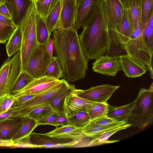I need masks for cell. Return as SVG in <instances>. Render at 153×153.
Segmentation results:
<instances>
[{
  "label": "cell",
  "mask_w": 153,
  "mask_h": 153,
  "mask_svg": "<svg viewBox=\"0 0 153 153\" xmlns=\"http://www.w3.org/2000/svg\"><path fill=\"white\" fill-rule=\"evenodd\" d=\"M77 32L73 27L52 33L54 52L68 82L84 79L88 70L89 60L84 54Z\"/></svg>",
  "instance_id": "cell-1"
},
{
  "label": "cell",
  "mask_w": 153,
  "mask_h": 153,
  "mask_svg": "<svg viewBox=\"0 0 153 153\" xmlns=\"http://www.w3.org/2000/svg\"><path fill=\"white\" fill-rule=\"evenodd\" d=\"M82 28L79 38L87 59H96L109 51L112 42L104 13L103 0Z\"/></svg>",
  "instance_id": "cell-2"
},
{
  "label": "cell",
  "mask_w": 153,
  "mask_h": 153,
  "mask_svg": "<svg viewBox=\"0 0 153 153\" xmlns=\"http://www.w3.org/2000/svg\"><path fill=\"white\" fill-rule=\"evenodd\" d=\"M123 49L128 57L148 70L151 78L153 79V52L148 47L143 33L141 16L131 37Z\"/></svg>",
  "instance_id": "cell-3"
},
{
  "label": "cell",
  "mask_w": 153,
  "mask_h": 153,
  "mask_svg": "<svg viewBox=\"0 0 153 153\" xmlns=\"http://www.w3.org/2000/svg\"><path fill=\"white\" fill-rule=\"evenodd\" d=\"M127 117V123L143 129L153 122V82L148 89L141 88Z\"/></svg>",
  "instance_id": "cell-4"
},
{
  "label": "cell",
  "mask_w": 153,
  "mask_h": 153,
  "mask_svg": "<svg viewBox=\"0 0 153 153\" xmlns=\"http://www.w3.org/2000/svg\"><path fill=\"white\" fill-rule=\"evenodd\" d=\"M35 12L34 1L19 26L22 35V44L19 50L22 62L21 72L25 71L29 57L38 43L36 34Z\"/></svg>",
  "instance_id": "cell-5"
},
{
  "label": "cell",
  "mask_w": 153,
  "mask_h": 153,
  "mask_svg": "<svg viewBox=\"0 0 153 153\" xmlns=\"http://www.w3.org/2000/svg\"><path fill=\"white\" fill-rule=\"evenodd\" d=\"M52 58L47 52L46 45L38 43L29 57L25 71L35 79L45 76Z\"/></svg>",
  "instance_id": "cell-6"
},
{
  "label": "cell",
  "mask_w": 153,
  "mask_h": 153,
  "mask_svg": "<svg viewBox=\"0 0 153 153\" xmlns=\"http://www.w3.org/2000/svg\"><path fill=\"white\" fill-rule=\"evenodd\" d=\"M70 85L63 79L60 82L45 91L36 95L19 107V117L26 116L30 111L44 104L49 102L55 95L68 88Z\"/></svg>",
  "instance_id": "cell-7"
},
{
  "label": "cell",
  "mask_w": 153,
  "mask_h": 153,
  "mask_svg": "<svg viewBox=\"0 0 153 153\" xmlns=\"http://www.w3.org/2000/svg\"><path fill=\"white\" fill-rule=\"evenodd\" d=\"M120 87V85L102 84L85 90L77 89V92L79 96L84 98L95 102L107 104L108 100Z\"/></svg>",
  "instance_id": "cell-8"
},
{
  "label": "cell",
  "mask_w": 153,
  "mask_h": 153,
  "mask_svg": "<svg viewBox=\"0 0 153 153\" xmlns=\"http://www.w3.org/2000/svg\"><path fill=\"white\" fill-rule=\"evenodd\" d=\"M103 5L109 34L119 25L125 7L121 0H103Z\"/></svg>",
  "instance_id": "cell-9"
},
{
  "label": "cell",
  "mask_w": 153,
  "mask_h": 153,
  "mask_svg": "<svg viewBox=\"0 0 153 153\" xmlns=\"http://www.w3.org/2000/svg\"><path fill=\"white\" fill-rule=\"evenodd\" d=\"M92 65L93 72L108 76H115L122 70L119 56L107 54L95 59Z\"/></svg>",
  "instance_id": "cell-10"
},
{
  "label": "cell",
  "mask_w": 153,
  "mask_h": 153,
  "mask_svg": "<svg viewBox=\"0 0 153 153\" xmlns=\"http://www.w3.org/2000/svg\"><path fill=\"white\" fill-rule=\"evenodd\" d=\"M102 0H77L74 27L78 31L91 17Z\"/></svg>",
  "instance_id": "cell-11"
},
{
  "label": "cell",
  "mask_w": 153,
  "mask_h": 153,
  "mask_svg": "<svg viewBox=\"0 0 153 153\" xmlns=\"http://www.w3.org/2000/svg\"><path fill=\"white\" fill-rule=\"evenodd\" d=\"M133 31L126 9L124 7L119 25L115 30L109 34L112 43L123 48L131 37Z\"/></svg>",
  "instance_id": "cell-12"
},
{
  "label": "cell",
  "mask_w": 153,
  "mask_h": 153,
  "mask_svg": "<svg viewBox=\"0 0 153 153\" xmlns=\"http://www.w3.org/2000/svg\"><path fill=\"white\" fill-rule=\"evenodd\" d=\"M94 102L79 96L75 89L65 98L63 106L65 114L68 118L79 112H87L90 106Z\"/></svg>",
  "instance_id": "cell-13"
},
{
  "label": "cell",
  "mask_w": 153,
  "mask_h": 153,
  "mask_svg": "<svg viewBox=\"0 0 153 153\" xmlns=\"http://www.w3.org/2000/svg\"><path fill=\"white\" fill-rule=\"evenodd\" d=\"M60 81L59 79L46 76L35 79L25 87L13 95L16 97L23 95H36L57 84Z\"/></svg>",
  "instance_id": "cell-14"
},
{
  "label": "cell",
  "mask_w": 153,
  "mask_h": 153,
  "mask_svg": "<svg viewBox=\"0 0 153 153\" xmlns=\"http://www.w3.org/2000/svg\"><path fill=\"white\" fill-rule=\"evenodd\" d=\"M43 134L51 137L73 140L78 143L86 138L82 132L81 128L70 125L57 127L49 132Z\"/></svg>",
  "instance_id": "cell-15"
},
{
  "label": "cell",
  "mask_w": 153,
  "mask_h": 153,
  "mask_svg": "<svg viewBox=\"0 0 153 153\" xmlns=\"http://www.w3.org/2000/svg\"><path fill=\"white\" fill-rule=\"evenodd\" d=\"M77 0H63L60 16V20L62 29H68L74 27Z\"/></svg>",
  "instance_id": "cell-16"
},
{
  "label": "cell",
  "mask_w": 153,
  "mask_h": 153,
  "mask_svg": "<svg viewBox=\"0 0 153 153\" xmlns=\"http://www.w3.org/2000/svg\"><path fill=\"white\" fill-rule=\"evenodd\" d=\"M119 59L121 70L128 78L141 76L147 70L140 65L128 57L126 54L119 56Z\"/></svg>",
  "instance_id": "cell-17"
},
{
  "label": "cell",
  "mask_w": 153,
  "mask_h": 153,
  "mask_svg": "<svg viewBox=\"0 0 153 153\" xmlns=\"http://www.w3.org/2000/svg\"><path fill=\"white\" fill-rule=\"evenodd\" d=\"M24 117H16L0 121V139L12 140L23 123Z\"/></svg>",
  "instance_id": "cell-18"
},
{
  "label": "cell",
  "mask_w": 153,
  "mask_h": 153,
  "mask_svg": "<svg viewBox=\"0 0 153 153\" xmlns=\"http://www.w3.org/2000/svg\"><path fill=\"white\" fill-rule=\"evenodd\" d=\"M7 86V94H10V91L19 76L21 70L22 62L20 52L18 51L11 59Z\"/></svg>",
  "instance_id": "cell-19"
},
{
  "label": "cell",
  "mask_w": 153,
  "mask_h": 153,
  "mask_svg": "<svg viewBox=\"0 0 153 153\" xmlns=\"http://www.w3.org/2000/svg\"><path fill=\"white\" fill-rule=\"evenodd\" d=\"M10 0L11 1L14 8L13 20L17 26H19L30 6L34 0Z\"/></svg>",
  "instance_id": "cell-20"
},
{
  "label": "cell",
  "mask_w": 153,
  "mask_h": 153,
  "mask_svg": "<svg viewBox=\"0 0 153 153\" xmlns=\"http://www.w3.org/2000/svg\"><path fill=\"white\" fill-rule=\"evenodd\" d=\"M133 101L120 106L111 105L108 104L106 116L118 121H127L128 114L133 104Z\"/></svg>",
  "instance_id": "cell-21"
},
{
  "label": "cell",
  "mask_w": 153,
  "mask_h": 153,
  "mask_svg": "<svg viewBox=\"0 0 153 153\" xmlns=\"http://www.w3.org/2000/svg\"><path fill=\"white\" fill-rule=\"evenodd\" d=\"M36 29V37L38 43L47 44L51 35L48 30L45 21V17L41 16L35 12Z\"/></svg>",
  "instance_id": "cell-22"
},
{
  "label": "cell",
  "mask_w": 153,
  "mask_h": 153,
  "mask_svg": "<svg viewBox=\"0 0 153 153\" xmlns=\"http://www.w3.org/2000/svg\"><path fill=\"white\" fill-rule=\"evenodd\" d=\"M60 2L59 0L53 10L45 18L48 30L51 35L54 30L62 29L60 20Z\"/></svg>",
  "instance_id": "cell-23"
},
{
  "label": "cell",
  "mask_w": 153,
  "mask_h": 153,
  "mask_svg": "<svg viewBox=\"0 0 153 153\" xmlns=\"http://www.w3.org/2000/svg\"><path fill=\"white\" fill-rule=\"evenodd\" d=\"M76 89L73 84L55 95L49 101V103L53 110L58 114H65L63 106L65 100L67 95Z\"/></svg>",
  "instance_id": "cell-24"
},
{
  "label": "cell",
  "mask_w": 153,
  "mask_h": 153,
  "mask_svg": "<svg viewBox=\"0 0 153 153\" xmlns=\"http://www.w3.org/2000/svg\"><path fill=\"white\" fill-rule=\"evenodd\" d=\"M8 40L6 45V50L8 57H10L21 48L22 35L19 26L17 27Z\"/></svg>",
  "instance_id": "cell-25"
},
{
  "label": "cell",
  "mask_w": 153,
  "mask_h": 153,
  "mask_svg": "<svg viewBox=\"0 0 153 153\" xmlns=\"http://www.w3.org/2000/svg\"><path fill=\"white\" fill-rule=\"evenodd\" d=\"M130 127H131V125L127 123L105 132L97 137L92 139L88 146H96L104 144L111 143L118 141L119 140H117L110 141L108 140V139L111 136L117 132Z\"/></svg>",
  "instance_id": "cell-26"
},
{
  "label": "cell",
  "mask_w": 153,
  "mask_h": 153,
  "mask_svg": "<svg viewBox=\"0 0 153 153\" xmlns=\"http://www.w3.org/2000/svg\"><path fill=\"white\" fill-rule=\"evenodd\" d=\"M37 122L27 116L24 117L23 123L20 128L14 135L12 140L14 141L20 138L30 135L36 127Z\"/></svg>",
  "instance_id": "cell-27"
},
{
  "label": "cell",
  "mask_w": 153,
  "mask_h": 153,
  "mask_svg": "<svg viewBox=\"0 0 153 153\" xmlns=\"http://www.w3.org/2000/svg\"><path fill=\"white\" fill-rule=\"evenodd\" d=\"M124 124H125L114 127H104L91 123L89 121L86 125L82 127L81 129L82 133L86 137L92 138L93 139L97 137L105 132Z\"/></svg>",
  "instance_id": "cell-28"
},
{
  "label": "cell",
  "mask_w": 153,
  "mask_h": 153,
  "mask_svg": "<svg viewBox=\"0 0 153 153\" xmlns=\"http://www.w3.org/2000/svg\"><path fill=\"white\" fill-rule=\"evenodd\" d=\"M46 102L30 111L26 116L34 120L37 122L54 111L49 103Z\"/></svg>",
  "instance_id": "cell-29"
},
{
  "label": "cell",
  "mask_w": 153,
  "mask_h": 153,
  "mask_svg": "<svg viewBox=\"0 0 153 153\" xmlns=\"http://www.w3.org/2000/svg\"><path fill=\"white\" fill-rule=\"evenodd\" d=\"M45 76L57 79L63 77V71L61 64L56 56L52 57L45 74Z\"/></svg>",
  "instance_id": "cell-30"
},
{
  "label": "cell",
  "mask_w": 153,
  "mask_h": 153,
  "mask_svg": "<svg viewBox=\"0 0 153 153\" xmlns=\"http://www.w3.org/2000/svg\"><path fill=\"white\" fill-rule=\"evenodd\" d=\"M59 0H43L35 2L36 12L41 16L46 17Z\"/></svg>",
  "instance_id": "cell-31"
},
{
  "label": "cell",
  "mask_w": 153,
  "mask_h": 153,
  "mask_svg": "<svg viewBox=\"0 0 153 153\" xmlns=\"http://www.w3.org/2000/svg\"><path fill=\"white\" fill-rule=\"evenodd\" d=\"M107 104L94 102L89 108L88 113L90 120L106 116L108 107Z\"/></svg>",
  "instance_id": "cell-32"
},
{
  "label": "cell",
  "mask_w": 153,
  "mask_h": 153,
  "mask_svg": "<svg viewBox=\"0 0 153 153\" xmlns=\"http://www.w3.org/2000/svg\"><path fill=\"white\" fill-rule=\"evenodd\" d=\"M11 59L8 57L0 68V96L7 94V86Z\"/></svg>",
  "instance_id": "cell-33"
},
{
  "label": "cell",
  "mask_w": 153,
  "mask_h": 153,
  "mask_svg": "<svg viewBox=\"0 0 153 153\" xmlns=\"http://www.w3.org/2000/svg\"><path fill=\"white\" fill-rule=\"evenodd\" d=\"M35 79L26 71L21 72L10 91L13 94L20 90Z\"/></svg>",
  "instance_id": "cell-34"
},
{
  "label": "cell",
  "mask_w": 153,
  "mask_h": 153,
  "mask_svg": "<svg viewBox=\"0 0 153 153\" xmlns=\"http://www.w3.org/2000/svg\"><path fill=\"white\" fill-rule=\"evenodd\" d=\"M69 125L82 128L90 121L89 116L87 112L80 111L68 117Z\"/></svg>",
  "instance_id": "cell-35"
},
{
  "label": "cell",
  "mask_w": 153,
  "mask_h": 153,
  "mask_svg": "<svg viewBox=\"0 0 153 153\" xmlns=\"http://www.w3.org/2000/svg\"><path fill=\"white\" fill-rule=\"evenodd\" d=\"M126 9L133 30L141 16V5L134 1Z\"/></svg>",
  "instance_id": "cell-36"
},
{
  "label": "cell",
  "mask_w": 153,
  "mask_h": 153,
  "mask_svg": "<svg viewBox=\"0 0 153 153\" xmlns=\"http://www.w3.org/2000/svg\"><path fill=\"white\" fill-rule=\"evenodd\" d=\"M153 13L143 28V33L146 43L153 52Z\"/></svg>",
  "instance_id": "cell-37"
},
{
  "label": "cell",
  "mask_w": 153,
  "mask_h": 153,
  "mask_svg": "<svg viewBox=\"0 0 153 153\" xmlns=\"http://www.w3.org/2000/svg\"><path fill=\"white\" fill-rule=\"evenodd\" d=\"M153 0H142L141 4V20L144 27L153 13Z\"/></svg>",
  "instance_id": "cell-38"
},
{
  "label": "cell",
  "mask_w": 153,
  "mask_h": 153,
  "mask_svg": "<svg viewBox=\"0 0 153 153\" xmlns=\"http://www.w3.org/2000/svg\"><path fill=\"white\" fill-rule=\"evenodd\" d=\"M90 122L104 127H114L127 123L126 121H117L106 116L93 119L90 120Z\"/></svg>",
  "instance_id": "cell-39"
},
{
  "label": "cell",
  "mask_w": 153,
  "mask_h": 153,
  "mask_svg": "<svg viewBox=\"0 0 153 153\" xmlns=\"http://www.w3.org/2000/svg\"><path fill=\"white\" fill-rule=\"evenodd\" d=\"M16 100V97L11 94H6L0 96V113L5 112L10 109Z\"/></svg>",
  "instance_id": "cell-40"
},
{
  "label": "cell",
  "mask_w": 153,
  "mask_h": 153,
  "mask_svg": "<svg viewBox=\"0 0 153 153\" xmlns=\"http://www.w3.org/2000/svg\"><path fill=\"white\" fill-rule=\"evenodd\" d=\"M17 27L0 22V43H5L9 39Z\"/></svg>",
  "instance_id": "cell-41"
},
{
  "label": "cell",
  "mask_w": 153,
  "mask_h": 153,
  "mask_svg": "<svg viewBox=\"0 0 153 153\" xmlns=\"http://www.w3.org/2000/svg\"><path fill=\"white\" fill-rule=\"evenodd\" d=\"M13 12V5L10 0H6L0 6V14L12 20Z\"/></svg>",
  "instance_id": "cell-42"
},
{
  "label": "cell",
  "mask_w": 153,
  "mask_h": 153,
  "mask_svg": "<svg viewBox=\"0 0 153 153\" xmlns=\"http://www.w3.org/2000/svg\"><path fill=\"white\" fill-rule=\"evenodd\" d=\"M15 147L39 148L38 146L31 143L30 135L20 138L13 141V145L12 148Z\"/></svg>",
  "instance_id": "cell-43"
},
{
  "label": "cell",
  "mask_w": 153,
  "mask_h": 153,
  "mask_svg": "<svg viewBox=\"0 0 153 153\" xmlns=\"http://www.w3.org/2000/svg\"><path fill=\"white\" fill-rule=\"evenodd\" d=\"M58 114L53 111L37 123L36 126L42 125H49L54 126Z\"/></svg>",
  "instance_id": "cell-44"
},
{
  "label": "cell",
  "mask_w": 153,
  "mask_h": 153,
  "mask_svg": "<svg viewBox=\"0 0 153 153\" xmlns=\"http://www.w3.org/2000/svg\"><path fill=\"white\" fill-rule=\"evenodd\" d=\"M69 125L68 118L65 114H58L54 126L56 128L59 126H64Z\"/></svg>",
  "instance_id": "cell-45"
},
{
  "label": "cell",
  "mask_w": 153,
  "mask_h": 153,
  "mask_svg": "<svg viewBox=\"0 0 153 153\" xmlns=\"http://www.w3.org/2000/svg\"><path fill=\"white\" fill-rule=\"evenodd\" d=\"M35 95H23L16 97V100L15 102V104L16 106H21Z\"/></svg>",
  "instance_id": "cell-46"
},
{
  "label": "cell",
  "mask_w": 153,
  "mask_h": 153,
  "mask_svg": "<svg viewBox=\"0 0 153 153\" xmlns=\"http://www.w3.org/2000/svg\"><path fill=\"white\" fill-rule=\"evenodd\" d=\"M46 48L48 53L50 56L53 57V41L52 38L51 37L46 44Z\"/></svg>",
  "instance_id": "cell-47"
},
{
  "label": "cell",
  "mask_w": 153,
  "mask_h": 153,
  "mask_svg": "<svg viewBox=\"0 0 153 153\" xmlns=\"http://www.w3.org/2000/svg\"><path fill=\"white\" fill-rule=\"evenodd\" d=\"M0 22L14 27L17 26L13 20L6 17L0 14Z\"/></svg>",
  "instance_id": "cell-48"
},
{
  "label": "cell",
  "mask_w": 153,
  "mask_h": 153,
  "mask_svg": "<svg viewBox=\"0 0 153 153\" xmlns=\"http://www.w3.org/2000/svg\"><path fill=\"white\" fill-rule=\"evenodd\" d=\"M13 145V141L12 140H4L0 139V147L12 148Z\"/></svg>",
  "instance_id": "cell-49"
},
{
  "label": "cell",
  "mask_w": 153,
  "mask_h": 153,
  "mask_svg": "<svg viewBox=\"0 0 153 153\" xmlns=\"http://www.w3.org/2000/svg\"><path fill=\"white\" fill-rule=\"evenodd\" d=\"M125 8H127L134 1H136L140 5L142 0H121Z\"/></svg>",
  "instance_id": "cell-50"
},
{
  "label": "cell",
  "mask_w": 153,
  "mask_h": 153,
  "mask_svg": "<svg viewBox=\"0 0 153 153\" xmlns=\"http://www.w3.org/2000/svg\"><path fill=\"white\" fill-rule=\"evenodd\" d=\"M7 0H0V6L2 5Z\"/></svg>",
  "instance_id": "cell-51"
},
{
  "label": "cell",
  "mask_w": 153,
  "mask_h": 153,
  "mask_svg": "<svg viewBox=\"0 0 153 153\" xmlns=\"http://www.w3.org/2000/svg\"><path fill=\"white\" fill-rule=\"evenodd\" d=\"M63 0H60V7H61V8L62 7L63 2Z\"/></svg>",
  "instance_id": "cell-52"
},
{
  "label": "cell",
  "mask_w": 153,
  "mask_h": 153,
  "mask_svg": "<svg viewBox=\"0 0 153 153\" xmlns=\"http://www.w3.org/2000/svg\"><path fill=\"white\" fill-rule=\"evenodd\" d=\"M43 0H34V1L35 2H38V1H43Z\"/></svg>",
  "instance_id": "cell-53"
},
{
  "label": "cell",
  "mask_w": 153,
  "mask_h": 153,
  "mask_svg": "<svg viewBox=\"0 0 153 153\" xmlns=\"http://www.w3.org/2000/svg\"></svg>",
  "instance_id": "cell-54"
}]
</instances>
